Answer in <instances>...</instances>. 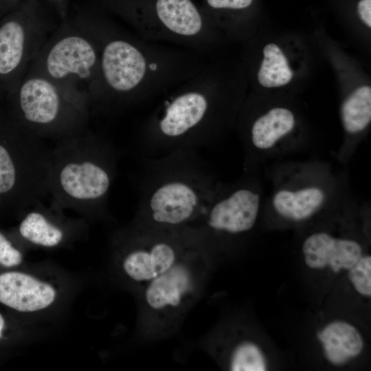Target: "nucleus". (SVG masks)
<instances>
[{
	"mask_svg": "<svg viewBox=\"0 0 371 371\" xmlns=\"http://www.w3.org/2000/svg\"><path fill=\"white\" fill-rule=\"evenodd\" d=\"M138 225L181 229L202 213L218 183L196 150L146 157L137 178Z\"/></svg>",
	"mask_w": 371,
	"mask_h": 371,
	"instance_id": "obj_1",
	"label": "nucleus"
},
{
	"mask_svg": "<svg viewBox=\"0 0 371 371\" xmlns=\"http://www.w3.org/2000/svg\"><path fill=\"white\" fill-rule=\"evenodd\" d=\"M117 156L106 140L82 131L50 149L47 193L59 208L85 212L106 207L117 174Z\"/></svg>",
	"mask_w": 371,
	"mask_h": 371,
	"instance_id": "obj_2",
	"label": "nucleus"
},
{
	"mask_svg": "<svg viewBox=\"0 0 371 371\" xmlns=\"http://www.w3.org/2000/svg\"><path fill=\"white\" fill-rule=\"evenodd\" d=\"M14 95L20 126L38 137L58 141L82 131L87 102L42 77L28 78L11 92Z\"/></svg>",
	"mask_w": 371,
	"mask_h": 371,
	"instance_id": "obj_3",
	"label": "nucleus"
},
{
	"mask_svg": "<svg viewBox=\"0 0 371 371\" xmlns=\"http://www.w3.org/2000/svg\"><path fill=\"white\" fill-rule=\"evenodd\" d=\"M262 203L261 191L251 179L218 181L201 215L185 228L199 243L210 234H242L254 227Z\"/></svg>",
	"mask_w": 371,
	"mask_h": 371,
	"instance_id": "obj_4",
	"label": "nucleus"
},
{
	"mask_svg": "<svg viewBox=\"0 0 371 371\" xmlns=\"http://www.w3.org/2000/svg\"><path fill=\"white\" fill-rule=\"evenodd\" d=\"M336 186L335 179L324 168L299 166L275 182L267 203L280 218L302 222L331 203Z\"/></svg>",
	"mask_w": 371,
	"mask_h": 371,
	"instance_id": "obj_5",
	"label": "nucleus"
},
{
	"mask_svg": "<svg viewBox=\"0 0 371 371\" xmlns=\"http://www.w3.org/2000/svg\"><path fill=\"white\" fill-rule=\"evenodd\" d=\"M297 117L290 109L274 106L256 117L245 139L248 157L269 155L282 149L293 135Z\"/></svg>",
	"mask_w": 371,
	"mask_h": 371,
	"instance_id": "obj_6",
	"label": "nucleus"
},
{
	"mask_svg": "<svg viewBox=\"0 0 371 371\" xmlns=\"http://www.w3.org/2000/svg\"><path fill=\"white\" fill-rule=\"evenodd\" d=\"M102 69L110 87L117 92L134 89L143 80L146 62L131 43L117 40L108 43L102 56Z\"/></svg>",
	"mask_w": 371,
	"mask_h": 371,
	"instance_id": "obj_7",
	"label": "nucleus"
},
{
	"mask_svg": "<svg viewBox=\"0 0 371 371\" xmlns=\"http://www.w3.org/2000/svg\"><path fill=\"white\" fill-rule=\"evenodd\" d=\"M97 56L91 44L80 36H68L56 42L47 54L45 67L54 80L75 76L88 78L96 63Z\"/></svg>",
	"mask_w": 371,
	"mask_h": 371,
	"instance_id": "obj_8",
	"label": "nucleus"
},
{
	"mask_svg": "<svg viewBox=\"0 0 371 371\" xmlns=\"http://www.w3.org/2000/svg\"><path fill=\"white\" fill-rule=\"evenodd\" d=\"M56 297L49 284L18 271L0 275V302L21 312H34L49 306Z\"/></svg>",
	"mask_w": 371,
	"mask_h": 371,
	"instance_id": "obj_9",
	"label": "nucleus"
},
{
	"mask_svg": "<svg viewBox=\"0 0 371 371\" xmlns=\"http://www.w3.org/2000/svg\"><path fill=\"white\" fill-rule=\"evenodd\" d=\"M181 259L170 269L146 284L144 298L148 307L164 311L179 307L192 293L194 278Z\"/></svg>",
	"mask_w": 371,
	"mask_h": 371,
	"instance_id": "obj_10",
	"label": "nucleus"
},
{
	"mask_svg": "<svg viewBox=\"0 0 371 371\" xmlns=\"http://www.w3.org/2000/svg\"><path fill=\"white\" fill-rule=\"evenodd\" d=\"M27 36L25 25L15 18L0 25V91L11 93L17 87L25 62Z\"/></svg>",
	"mask_w": 371,
	"mask_h": 371,
	"instance_id": "obj_11",
	"label": "nucleus"
},
{
	"mask_svg": "<svg viewBox=\"0 0 371 371\" xmlns=\"http://www.w3.org/2000/svg\"><path fill=\"white\" fill-rule=\"evenodd\" d=\"M340 118L346 144L341 146L339 154L342 159H346L352 153V142H357V138L370 124V86L358 87L344 98L340 107Z\"/></svg>",
	"mask_w": 371,
	"mask_h": 371,
	"instance_id": "obj_12",
	"label": "nucleus"
},
{
	"mask_svg": "<svg viewBox=\"0 0 371 371\" xmlns=\"http://www.w3.org/2000/svg\"><path fill=\"white\" fill-rule=\"evenodd\" d=\"M157 16L162 23L172 32L192 36L202 27V19L190 0H157Z\"/></svg>",
	"mask_w": 371,
	"mask_h": 371,
	"instance_id": "obj_13",
	"label": "nucleus"
},
{
	"mask_svg": "<svg viewBox=\"0 0 371 371\" xmlns=\"http://www.w3.org/2000/svg\"><path fill=\"white\" fill-rule=\"evenodd\" d=\"M42 201L33 205L19 225V233L27 241L43 247L58 245L64 239V230L47 216Z\"/></svg>",
	"mask_w": 371,
	"mask_h": 371,
	"instance_id": "obj_14",
	"label": "nucleus"
},
{
	"mask_svg": "<svg viewBox=\"0 0 371 371\" xmlns=\"http://www.w3.org/2000/svg\"><path fill=\"white\" fill-rule=\"evenodd\" d=\"M262 59L257 74L259 84L265 88H278L291 82L294 73L287 56L278 45L269 43L262 49Z\"/></svg>",
	"mask_w": 371,
	"mask_h": 371,
	"instance_id": "obj_15",
	"label": "nucleus"
},
{
	"mask_svg": "<svg viewBox=\"0 0 371 371\" xmlns=\"http://www.w3.org/2000/svg\"><path fill=\"white\" fill-rule=\"evenodd\" d=\"M230 370L233 371H263L265 360L260 348L251 342L238 344L230 359Z\"/></svg>",
	"mask_w": 371,
	"mask_h": 371,
	"instance_id": "obj_16",
	"label": "nucleus"
},
{
	"mask_svg": "<svg viewBox=\"0 0 371 371\" xmlns=\"http://www.w3.org/2000/svg\"><path fill=\"white\" fill-rule=\"evenodd\" d=\"M21 260V252L0 232V265L11 267L19 265Z\"/></svg>",
	"mask_w": 371,
	"mask_h": 371,
	"instance_id": "obj_17",
	"label": "nucleus"
},
{
	"mask_svg": "<svg viewBox=\"0 0 371 371\" xmlns=\"http://www.w3.org/2000/svg\"><path fill=\"white\" fill-rule=\"evenodd\" d=\"M253 0H207L214 8L242 9L248 7Z\"/></svg>",
	"mask_w": 371,
	"mask_h": 371,
	"instance_id": "obj_18",
	"label": "nucleus"
},
{
	"mask_svg": "<svg viewBox=\"0 0 371 371\" xmlns=\"http://www.w3.org/2000/svg\"><path fill=\"white\" fill-rule=\"evenodd\" d=\"M357 12L361 21L369 28L371 27V0H360Z\"/></svg>",
	"mask_w": 371,
	"mask_h": 371,
	"instance_id": "obj_19",
	"label": "nucleus"
},
{
	"mask_svg": "<svg viewBox=\"0 0 371 371\" xmlns=\"http://www.w3.org/2000/svg\"><path fill=\"white\" fill-rule=\"evenodd\" d=\"M4 323H5L4 319L3 316L0 314V337L1 336L2 330L4 327Z\"/></svg>",
	"mask_w": 371,
	"mask_h": 371,
	"instance_id": "obj_20",
	"label": "nucleus"
}]
</instances>
